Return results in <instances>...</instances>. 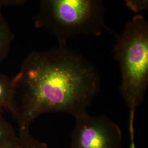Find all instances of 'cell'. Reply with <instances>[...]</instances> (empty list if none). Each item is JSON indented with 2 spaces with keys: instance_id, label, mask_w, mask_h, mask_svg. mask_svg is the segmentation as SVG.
Here are the masks:
<instances>
[{
  "instance_id": "7a4b0ae2",
  "label": "cell",
  "mask_w": 148,
  "mask_h": 148,
  "mask_svg": "<svg viewBox=\"0 0 148 148\" xmlns=\"http://www.w3.org/2000/svg\"><path fill=\"white\" fill-rule=\"evenodd\" d=\"M114 57L120 66V91L129 109L130 148H136L134 120L148 85V21L136 15L116 38Z\"/></svg>"
},
{
  "instance_id": "30bf717a",
  "label": "cell",
  "mask_w": 148,
  "mask_h": 148,
  "mask_svg": "<svg viewBox=\"0 0 148 148\" xmlns=\"http://www.w3.org/2000/svg\"><path fill=\"white\" fill-rule=\"evenodd\" d=\"M25 1H21V0H3L0 1V8H1L3 5H21L24 3H25Z\"/></svg>"
},
{
  "instance_id": "9c48e42d",
  "label": "cell",
  "mask_w": 148,
  "mask_h": 148,
  "mask_svg": "<svg viewBox=\"0 0 148 148\" xmlns=\"http://www.w3.org/2000/svg\"><path fill=\"white\" fill-rule=\"evenodd\" d=\"M125 2L129 8L137 13L148 9V1L131 0L125 1Z\"/></svg>"
},
{
  "instance_id": "3957f363",
  "label": "cell",
  "mask_w": 148,
  "mask_h": 148,
  "mask_svg": "<svg viewBox=\"0 0 148 148\" xmlns=\"http://www.w3.org/2000/svg\"><path fill=\"white\" fill-rule=\"evenodd\" d=\"M35 26L52 32L59 46L76 35L100 36L106 27L104 7L99 0H43Z\"/></svg>"
},
{
  "instance_id": "5b68a950",
  "label": "cell",
  "mask_w": 148,
  "mask_h": 148,
  "mask_svg": "<svg viewBox=\"0 0 148 148\" xmlns=\"http://www.w3.org/2000/svg\"><path fill=\"white\" fill-rule=\"evenodd\" d=\"M14 35L0 8V64L8 56Z\"/></svg>"
},
{
  "instance_id": "ba28073f",
  "label": "cell",
  "mask_w": 148,
  "mask_h": 148,
  "mask_svg": "<svg viewBox=\"0 0 148 148\" xmlns=\"http://www.w3.org/2000/svg\"><path fill=\"white\" fill-rule=\"evenodd\" d=\"M18 139L24 148H48L46 143L33 137L29 130H19Z\"/></svg>"
},
{
  "instance_id": "6da1fadb",
  "label": "cell",
  "mask_w": 148,
  "mask_h": 148,
  "mask_svg": "<svg viewBox=\"0 0 148 148\" xmlns=\"http://www.w3.org/2000/svg\"><path fill=\"white\" fill-rule=\"evenodd\" d=\"M8 109L19 130H28L40 115L63 112L77 116L98 94L100 79L93 66L79 53L60 46L32 52L12 79Z\"/></svg>"
},
{
  "instance_id": "277c9868",
  "label": "cell",
  "mask_w": 148,
  "mask_h": 148,
  "mask_svg": "<svg viewBox=\"0 0 148 148\" xmlns=\"http://www.w3.org/2000/svg\"><path fill=\"white\" fill-rule=\"evenodd\" d=\"M75 118L70 148L121 147V130L108 117L90 116L86 112Z\"/></svg>"
},
{
  "instance_id": "8fae6325",
  "label": "cell",
  "mask_w": 148,
  "mask_h": 148,
  "mask_svg": "<svg viewBox=\"0 0 148 148\" xmlns=\"http://www.w3.org/2000/svg\"><path fill=\"white\" fill-rule=\"evenodd\" d=\"M0 148H24L22 146L21 143H20L19 139H18H18L17 140L13 142V143H11L10 144H8L7 145H5L4 147H2Z\"/></svg>"
},
{
  "instance_id": "52a82bcc",
  "label": "cell",
  "mask_w": 148,
  "mask_h": 148,
  "mask_svg": "<svg viewBox=\"0 0 148 148\" xmlns=\"http://www.w3.org/2000/svg\"><path fill=\"white\" fill-rule=\"evenodd\" d=\"M12 97V79L0 74V112L3 108H8Z\"/></svg>"
},
{
  "instance_id": "8992f818",
  "label": "cell",
  "mask_w": 148,
  "mask_h": 148,
  "mask_svg": "<svg viewBox=\"0 0 148 148\" xmlns=\"http://www.w3.org/2000/svg\"><path fill=\"white\" fill-rule=\"evenodd\" d=\"M18 136L11 124L7 121L0 112V148L16 142Z\"/></svg>"
}]
</instances>
